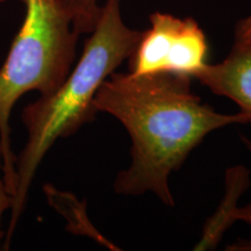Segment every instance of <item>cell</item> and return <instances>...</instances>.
Wrapping results in <instances>:
<instances>
[{"label": "cell", "instance_id": "10", "mask_svg": "<svg viewBox=\"0 0 251 251\" xmlns=\"http://www.w3.org/2000/svg\"><path fill=\"white\" fill-rule=\"evenodd\" d=\"M0 175H2L1 151H0ZM12 205H13V198H12L11 193L8 192L7 187H6L4 178L1 177L0 178V250H1V241L5 237L1 230V220L5 213L12 208Z\"/></svg>", "mask_w": 251, "mask_h": 251}, {"label": "cell", "instance_id": "9", "mask_svg": "<svg viewBox=\"0 0 251 251\" xmlns=\"http://www.w3.org/2000/svg\"><path fill=\"white\" fill-rule=\"evenodd\" d=\"M234 50L238 51H251V13L235 26Z\"/></svg>", "mask_w": 251, "mask_h": 251}, {"label": "cell", "instance_id": "6", "mask_svg": "<svg viewBox=\"0 0 251 251\" xmlns=\"http://www.w3.org/2000/svg\"><path fill=\"white\" fill-rule=\"evenodd\" d=\"M226 186L227 191L224 201L206 224L201 241L197 244L196 250L214 248L222 238L225 231L234 224L233 214L237 207L238 198L250 186V171L242 165L229 169L226 175Z\"/></svg>", "mask_w": 251, "mask_h": 251}, {"label": "cell", "instance_id": "3", "mask_svg": "<svg viewBox=\"0 0 251 251\" xmlns=\"http://www.w3.org/2000/svg\"><path fill=\"white\" fill-rule=\"evenodd\" d=\"M25 18L4 64L0 68V151L2 178L12 198L15 192V161L12 150V109L21 97L36 91L54 93L70 74L79 34L61 0H21Z\"/></svg>", "mask_w": 251, "mask_h": 251}, {"label": "cell", "instance_id": "2", "mask_svg": "<svg viewBox=\"0 0 251 251\" xmlns=\"http://www.w3.org/2000/svg\"><path fill=\"white\" fill-rule=\"evenodd\" d=\"M121 0H106L76 67L54 93L40 97L23 111L27 141L15 161V192L5 237L8 249L27 202L31 183L45 156L58 139L70 136L98 112L93 100L100 85L125 59L129 58L142 31L124 23Z\"/></svg>", "mask_w": 251, "mask_h": 251}, {"label": "cell", "instance_id": "1", "mask_svg": "<svg viewBox=\"0 0 251 251\" xmlns=\"http://www.w3.org/2000/svg\"><path fill=\"white\" fill-rule=\"evenodd\" d=\"M97 112L117 118L131 139V164L118 175L114 190L137 196L153 192L175 206L169 177L213 130L248 124L246 114H221L191 91V77L175 74L113 72L97 91Z\"/></svg>", "mask_w": 251, "mask_h": 251}, {"label": "cell", "instance_id": "5", "mask_svg": "<svg viewBox=\"0 0 251 251\" xmlns=\"http://www.w3.org/2000/svg\"><path fill=\"white\" fill-rule=\"evenodd\" d=\"M194 78L212 92L236 102L251 127V51L231 49L221 63H207Z\"/></svg>", "mask_w": 251, "mask_h": 251}, {"label": "cell", "instance_id": "8", "mask_svg": "<svg viewBox=\"0 0 251 251\" xmlns=\"http://www.w3.org/2000/svg\"><path fill=\"white\" fill-rule=\"evenodd\" d=\"M241 140L251 152V140L248 137L241 136ZM234 221H243L251 226V202L244 207H236L234 214ZM227 250L231 251H251V238L250 240H240L238 242L231 244L227 248Z\"/></svg>", "mask_w": 251, "mask_h": 251}, {"label": "cell", "instance_id": "11", "mask_svg": "<svg viewBox=\"0 0 251 251\" xmlns=\"http://www.w3.org/2000/svg\"><path fill=\"white\" fill-rule=\"evenodd\" d=\"M1 1H4V0H0V2H1Z\"/></svg>", "mask_w": 251, "mask_h": 251}, {"label": "cell", "instance_id": "7", "mask_svg": "<svg viewBox=\"0 0 251 251\" xmlns=\"http://www.w3.org/2000/svg\"><path fill=\"white\" fill-rule=\"evenodd\" d=\"M78 34H90L98 21L100 9L98 0H61Z\"/></svg>", "mask_w": 251, "mask_h": 251}, {"label": "cell", "instance_id": "4", "mask_svg": "<svg viewBox=\"0 0 251 251\" xmlns=\"http://www.w3.org/2000/svg\"><path fill=\"white\" fill-rule=\"evenodd\" d=\"M149 29L129 56V72L136 76L175 74L194 78L207 64L208 42L192 18H177L155 12L149 17Z\"/></svg>", "mask_w": 251, "mask_h": 251}]
</instances>
